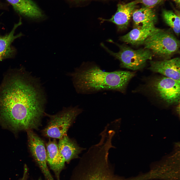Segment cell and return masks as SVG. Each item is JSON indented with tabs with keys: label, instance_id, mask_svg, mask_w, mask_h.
<instances>
[{
	"label": "cell",
	"instance_id": "cell-1",
	"mask_svg": "<svg viewBox=\"0 0 180 180\" xmlns=\"http://www.w3.org/2000/svg\"><path fill=\"white\" fill-rule=\"evenodd\" d=\"M46 101L38 78L22 70L12 72L0 86V121L14 131L38 130Z\"/></svg>",
	"mask_w": 180,
	"mask_h": 180
},
{
	"label": "cell",
	"instance_id": "cell-2",
	"mask_svg": "<svg viewBox=\"0 0 180 180\" xmlns=\"http://www.w3.org/2000/svg\"><path fill=\"white\" fill-rule=\"evenodd\" d=\"M69 74L77 92L89 94L108 90L124 93L135 74L127 71L104 72L94 66L76 69Z\"/></svg>",
	"mask_w": 180,
	"mask_h": 180
},
{
	"label": "cell",
	"instance_id": "cell-3",
	"mask_svg": "<svg viewBox=\"0 0 180 180\" xmlns=\"http://www.w3.org/2000/svg\"><path fill=\"white\" fill-rule=\"evenodd\" d=\"M111 142L100 140L84 154L75 168L72 180H134L114 173L108 160L109 151L114 148Z\"/></svg>",
	"mask_w": 180,
	"mask_h": 180
},
{
	"label": "cell",
	"instance_id": "cell-4",
	"mask_svg": "<svg viewBox=\"0 0 180 180\" xmlns=\"http://www.w3.org/2000/svg\"><path fill=\"white\" fill-rule=\"evenodd\" d=\"M171 29L156 28L145 41L144 48L149 50L153 56L165 59H170L178 52L180 41Z\"/></svg>",
	"mask_w": 180,
	"mask_h": 180
},
{
	"label": "cell",
	"instance_id": "cell-5",
	"mask_svg": "<svg viewBox=\"0 0 180 180\" xmlns=\"http://www.w3.org/2000/svg\"><path fill=\"white\" fill-rule=\"evenodd\" d=\"M78 106L64 108L56 114L50 115L45 114L49 119L46 127L42 130L45 136L60 139L67 134V131L76 118L82 112Z\"/></svg>",
	"mask_w": 180,
	"mask_h": 180
},
{
	"label": "cell",
	"instance_id": "cell-6",
	"mask_svg": "<svg viewBox=\"0 0 180 180\" xmlns=\"http://www.w3.org/2000/svg\"><path fill=\"white\" fill-rule=\"evenodd\" d=\"M118 52L115 53L105 48L110 54L118 59L122 68L133 70L143 68L148 60L152 59L153 55L149 50L144 48L135 50L125 45H118Z\"/></svg>",
	"mask_w": 180,
	"mask_h": 180
},
{
	"label": "cell",
	"instance_id": "cell-7",
	"mask_svg": "<svg viewBox=\"0 0 180 180\" xmlns=\"http://www.w3.org/2000/svg\"><path fill=\"white\" fill-rule=\"evenodd\" d=\"M150 87L159 98L169 104H178L180 101V80L165 76L156 78Z\"/></svg>",
	"mask_w": 180,
	"mask_h": 180
},
{
	"label": "cell",
	"instance_id": "cell-8",
	"mask_svg": "<svg viewBox=\"0 0 180 180\" xmlns=\"http://www.w3.org/2000/svg\"><path fill=\"white\" fill-rule=\"evenodd\" d=\"M28 148L46 180H54L48 167L46 146L44 141L32 130L27 131Z\"/></svg>",
	"mask_w": 180,
	"mask_h": 180
},
{
	"label": "cell",
	"instance_id": "cell-9",
	"mask_svg": "<svg viewBox=\"0 0 180 180\" xmlns=\"http://www.w3.org/2000/svg\"><path fill=\"white\" fill-rule=\"evenodd\" d=\"M147 173L150 180H180V160L171 158L156 163Z\"/></svg>",
	"mask_w": 180,
	"mask_h": 180
},
{
	"label": "cell",
	"instance_id": "cell-10",
	"mask_svg": "<svg viewBox=\"0 0 180 180\" xmlns=\"http://www.w3.org/2000/svg\"><path fill=\"white\" fill-rule=\"evenodd\" d=\"M20 14L38 21L44 20L46 16L43 10L32 0H6Z\"/></svg>",
	"mask_w": 180,
	"mask_h": 180
},
{
	"label": "cell",
	"instance_id": "cell-11",
	"mask_svg": "<svg viewBox=\"0 0 180 180\" xmlns=\"http://www.w3.org/2000/svg\"><path fill=\"white\" fill-rule=\"evenodd\" d=\"M149 69L165 76L180 80V60L179 57L159 61H151Z\"/></svg>",
	"mask_w": 180,
	"mask_h": 180
},
{
	"label": "cell",
	"instance_id": "cell-12",
	"mask_svg": "<svg viewBox=\"0 0 180 180\" xmlns=\"http://www.w3.org/2000/svg\"><path fill=\"white\" fill-rule=\"evenodd\" d=\"M46 161L54 172L56 180H60V174L65 162L59 151L56 139H50L46 145Z\"/></svg>",
	"mask_w": 180,
	"mask_h": 180
},
{
	"label": "cell",
	"instance_id": "cell-13",
	"mask_svg": "<svg viewBox=\"0 0 180 180\" xmlns=\"http://www.w3.org/2000/svg\"><path fill=\"white\" fill-rule=\"evenodd\" d=\"M138 3L136 0L126 3L118 4L116 12L111 18L108 19L102 18L101 20L114 23L117 26L118 30H124L128 27Z\"/></svg>",
	"mask_w": 180,
	"mask_h": 180
},
{
	"label": "cell",
	"instance_id": "cell-14",
	"mask_svg": "<svg viewBox=\"0 0 180 180\" xmlns=\"http://www.w3.org/2000/svg\"><path fill=\"white\" fill-rule=\"evenodd\" d=\"M58 144L60 153L65 162L79 158V154L86 148L80 146L76 141L66 135L59 139Z\"/></svg>",
	"mask_w": 180,
	"mask_h": 180
},
{
	"label": "cell",
	"instance_id": "cell-15",
	"mask_svg": "<svg viewBox=\"0 0 180 180\" xmlns=\"http://www.w3.org/2000/svg\"><path fill=\"white\" fill-rule=\"evenodd\" d=\"M134 28L154 26L157 20L152 8L144 6L134 10L132 14Z\"/></svg>",
	"mask_w": 180,
	"mask_h": 180
},
{
	"label": "cell",
	"instance_id": "cell-16",
	"mask_svg": "<svg viewBox=\"0 0 180 180\" xmlns=\"http://www.w3.org/2000/svg\"><path fill=\"white\" fill-rule=\"evenodd\" d=\"M22 24L20 18L19 22L14 24L10 32L4 36H0V62L13 56L15 50L11 44L16 39L22 36L20 33L14 35L15 32L17 28Z\"/></svg>",
	"mask_w": 180,
	"mask_h": 180
},
{
	"label": "cell",
	"instance_id": "cell-17",
	"mask_svg": "<svg viewBox=\"0 0 180 180\" xmlns=\"http://www.w3.org/2000/svg\"><path fill=\"white\" fill-rule=\"evenodd\" d=\"M156 27L155 26L134 28L120 38L122 41L134 46L143 44L145 41Z\"/></svg>",
	"mask_w": 180,
	"mask_h": 180
},
{
	"label": "cell",
	"instance_id": "cell-18",
	"mask_svg": "<svg viewBox=\"0 0 180 180\" xmlns=\"http://www.w3.org/2000/svg\"><path fill=\"white\" fill-rule=\"evenodd\" d=\"M162 16L165 23L178 36L180 32V15L172 10H164L162 11Z\"/></svg>",
	"mask_w": 180,
	"mask_h": 180
},
{
	"label": "cell",
	"instance_id": "cell-19",
	"mask_svg": "<svg viewBox=\"0 0 180 180\" xmlns=\"http://www.w3.org/2000/svg\"><path fill=\"white\" fill-rule=\"evenodd\" d=\"M163 0H137L138 2L142 4L144 6L152 8L158 5Z\"/></svg>",
	"mask_w": 180,
	"mask_h": 180
},
{
	"label": "cell",
	"instance_id": "cell-20",
	"mask_svg": "<svg viewBox=\"0 0 180 180\" xmlns=\"http://www.w3.org/2000/svg\"><path fill=\"white\" fill-rule=\"evenodd\" d=\"M28 168L26 166H25L22 177L20 180H27L28 175Z\"/></svg>",
	"mask_w": 180,
	"mask_h": 180
},
{
	"label": "cell",
	"instance_id": "cell-21",
	"mask_svg": "<svg viewBox=\"0 0 180 180\" xmlns=\"http://www.w3.org/2000/svg\"><path fill=\"white\" fill-rule=\"evenodd\" d=\"M68 1L72 2H74V3L79 2H83V1H89V0H67Z\"/></svg>",
	"mask_w": 180,
	"mask_h": 180
},
{
	"label": "cell",
	"instance_id": "cell-22",
	"mask_svg": "<svg viewBox=\"0 0 180 180\" xmlns=\"http://www.w3.org/2000/svg\"><path fill=\"white\" fill-rule=\"evenodd\" d=\"M173 0L178 6H180V0Z\"/></svg>",
	"mask_w": 180,
	"mask_h": 180
},
{
	"label": "cell",
	"instance_id": "cell-23",
	"mask_svg": "<svg viewBox=\"0 0 180 180\" xmlns=\"http://www.w3.org/2000/svg\"><path fill=\"white\" fill-rule=\"evenodd\" d=\"M38 180H42L41 178H40Z\"/></svg>",
	"mask_w": 180,
	"mask_h": 180
}]
</instances>
